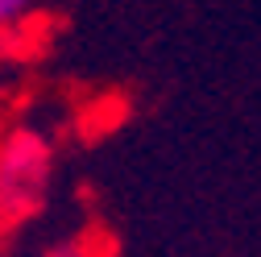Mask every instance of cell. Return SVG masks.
I'll return each instance as SVG.
<instances>
[{"instance_id":"cell-2","label":"cell","mask_w":261,"mask_h":257,"mask_svg":"<svg viewBox=\"0 0 261 257\" xmlns=\"http://www.w3.org/2000/svg\"><path fill=\"white\" fill-rule=\"evenodd\" d=\"M46 257H83V249H79V245H62V249H54V253H46Z\"/></svg>"},{"instance_id":"cell-1","label":"cell","mask_w":261,"mask_h":257,"mask_svg":"<svg viewBox=\"0 0 261 257\" xmlns=\"http://www.w3.org/2000/svg\"><path fill=\"white\" fill-rule=\"evenodd\" d=\"M50 174V149L38 133L17 128L0 145V208L5 212H25L38 199Z\"/></svg>"}]
</instances>
